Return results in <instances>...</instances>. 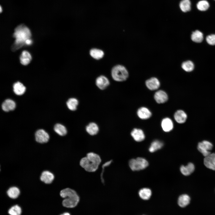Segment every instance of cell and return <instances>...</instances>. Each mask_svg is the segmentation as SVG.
<instances>
[{
  "mask_svg": "<svg viewBox=\"0 0 215 215\" xmlns=\"http://www.w3.org/2000/svg\"><path fill=\"white\" fill-rule=\"evenodd\" d=\"M161 126L163 130L166 132L170 131L173 128V122L168 118H166L162 120Z\"/></svg>",
  "mask_w": 215,
  "mask_h": 215,
  "instance_id": "19",
  "label": "cell"
},
{
  "mask_svg": "<svg viewBox=\"0 0 215 215\" xmlns=\"http://www.w3.org/2000/svg\"><path fill=\"white\" fill-rule=\"evenodd\" d=\"M13 89V91L16 94L20 96L25 93L26 87L22 83L17 82L14 84Z\"/></svg>",
  "mask_w": 215,
  "mask_h": 215,
  "instance_id": "15",
  "label": "cell"
},
{
  "mask_svg": "<svg viewBox=\"0 0 215 215\" xmlns=\"http://www.w3.org/2000/svg\"><path fill=\"white\" fill-rule=\"evenodd\" d=\"M182 67L185 71L189 72L193 70L194 65L192 62L190 61H187L182 63Z\"/></svg>",
  "mask_w": 215,
  "mask_h": 215,
  "instance_id": "32",
  "label": "cell"
},
{
  "mask_svg": "<svg viewBox=\"0 0 215 215\" xmlns=\"http://www.w3.org/2000/svg\"><path fill=\"white\" fill-rule=\"evenodd\" d=\"M163 145L162 142L158 140H155L151 143L149 148V150L150 152H154L161 149Z\"/></svg>",
  "mask_w": 215,
  "mask_h": 215,
  "instance_id": "28",
  "label": "cell"
},
{
  "mask_svg": "<svg viewBox=\"0 0 215 215\" xmlns=\"http://www.w3.org/2000/svg\"></svg>",
  "mask_w": 215,
  "mask_h": 215,
  "instance_id": "39",
  "label": "cell"
},
{
  "mask_svg": "<svg viewBox=\"0 0 215 215\" xmlns=\"http://www.w3.org/2000/svg\"><path fill=\"white\" fill-rule=\"evenodd\" d=\"M147 87L151 90L157 89L160 86V83L157 78L153 77L147 80L145 82Z\"/></svg>",
  "mask_w": 215,
  "mask_h": 215,
  "instance_id": "11",
  "label": "cell"
},
{
  "mask_svg": "<svg viewBox=\"0 0 215 215\" xmlns=\"http://www.w3.org/2000/svg\"><path fill=\"white\" fill-rule=\"evenodd\" d=\"M131 135L135 141L141 142L145 138V135L143 131L141 129H134L131 131Z\"/></svg>",
  "mask_w": 215,
  "mask_h": 215,
  "instance_id": "13",
  "label": "cell"
},
{
  "mask_svg": "<svg viewBox=\"0 0 215 215\" xmlns=\"http://www.w3.org/2000/svg\"><path fill=\"white\" fill-rule=\"evenodd\" d=\"M113 79L117 82H123L126 80L129 76L127 68L123 65L117 64L113 67L111 70Z\"/></svg>",
  "mask_w": 215,
  "mask_h": 215,
  "instance_id": "3",
  "label": "cell"
},
{
  "mask_svg": "<svg viewBox=\"0 0 215 215\" xmlns=\"http://www.w3.org/2000/svg\"><path fill=\"white\" fill-rule=\"evenodd\" d=\"M138 116L142 119H147L151 115L150 111L147 108L142 107L139 108L137 112Z\"/></svg>",
  "mask_w": 215,
  "mask_h": 215,
  "instance_id": "20",
  "label": "cell"
},
{
  "mask_svg": "<svg viewBox=\"0 0 215 215\" xmlns=\"http://www.w3.org/2000/svg\"><path fill=\"white\" fill-rule=\"evenodd\" d=\"M194 166L192 163H189L185 166L182 165L180 168V171L181 173L186 176L190 175L194 171Z\"/></svg>",
  "mask_w": 215,
  "mask_h": 215,
  "instance_id": "18",
  "label": "cell"
},
{
  "mask_svg": "<svg viewBox=\"0 0 215 215\" xmlns=\"http://www.w3.org/2000/svg\"><path fill=\"white\" fill-rule=\"evenodd\" d=\"M154 98L157 103H163L167 101L168 96L165 92L163 90H159L155 93Z\"/></svg>",
  "mask_w": 215,
  "mask_h": 215,
  "instance_id": "14",
  "label": "cell"
},
{
  "mask_svg": "<svg viewBox=\"0 0 215 215\" xmlns=\"http://www.w3.org/2000/svg\"><path fill=\"white\" fill-rule=\"evenodd\" d=\"M112 161V160H110L107 161L104 163L102 165V173L101 174V179L102 182L103 183L104 182V180L103 177V174L104 172V169L105 168V167L108 166L109 165H110Z\"/></svg>",
  "mask_w": 215,
  "mask_h": 215,
  "instance_id": "35",
  "label": "cell"
},
{
  "mask_svg": "<svg viewBox=\"0 0 215 215\" xmlns=\"http://www.w3.org/2000/svg\"><path fill=\"white\" fill-rule=\"evenodd\" d=\"M187 117L186 113L182 110H177L174 115L175 120L177 122L180 124L184 123L186 121Z\"/></svg>",
  "mask_w": 215,
  "mask_h": 215,
  "instance_id": "16",
  "label": "cell"
},
{
  "mask_svg": "<svg viewBox=\"0 0 215 215\" xmlns=\"http://www.w3.org/2000/svg\"><path fill=\"white\" fill-rule=\"evenodd\" d=\"M139 196L142 199L147 200L149 199L151 195V191L148 188H144L141 189L139 192Z\"/></svg>",
  "mask_w": 215,
  "mask_h": 215,
  "instance_id": "27",
  "label": "cell"
},
{
  "mask_svg": "<svg viewBox=\"0 0 215 215\" xmlns=\"http://www.w3.org/2000/svg\"><path fill=\"white\" fill-rule=\"evenodd\" d=\"M90 56L93 59L99 60L102 58L104 55L103 51L99 49L93 48L90 51Z\"/></svg>",
  "mask_w": 215,
  "mask_h": 215,
  "instance_id": "22",
  "label": "cell"
},
{
  "mask_svg": "<svg viewBox=\"0 0 215 215\" xmlns=\"http://www.w3.org/2000/svg\"><path fill=\"white\" fill-rule=\"evenodd\" d=\"M190 198L186 194L180 195L179 197L178 203L179 206L181 207H184L190 203Z\"/></svg>",
  "mask_w": 215,
  "mask_h": 215,
  "instance_id": "25",
  "label": "cell"
},
{
  "mask_svg": "<svg viewBox=\"0 0 215 215\" xmlns=\"http://www.w3.org/2000/svg\"><path fill=\"white\" fill-rule=\"evenodd\" d=\"M31 59L30 54L26 50L23 51L22 52L20 58L21 63L24 65L28 64L30 62Z\"/></svg>",
  "mask_w": 215,
  "mask_h": 215,
  "instance_id": "21",
  "label": "cell"
},
{
  "mask_svg": "<svg viewBox=\"0 0 215 215\" xmlns=\"http://www.w3.org/2000/svg\"><path fill=\"white\" fill-rule=\"evenodd\" d=\"M207 42L211 45H215V34H211L207 36L206 38Z\"/></svg>",
  "mask_w": 215,
  "mask_h": 215,
  "instance_id": "34",
  "label": "cell"
},
{
  "mask_svg": "<svg viewBox=\"0 0 215 215\" xmlns=\"http://www.w3.org/2000/svg\"><path fill=\"white\" fill-rule=\"evenodd\" d=\"M21 213V208L17 205L12 206L8 211V213L10 215H20Z\"/></svg>",
  "mask_w": 215,
  "mask_h": 215,
  "instance_id": "33",
  "label": "cell"
},
{
  "mask_svg": "<svg viewBox=\"0 0 215 215\" xmlns=\"http://www.w3.org/2000/svg\"><path fill=\"white\" fill-rule=\"evenodd\" d=\"M196 7L199 10L205 11L208 9L209 7L208 2L205 0H202L199 1L196 5Z\"/></svg>",
  "mask_w": 215,
  "mask_h": 215,
  "instance_id": "31",
  "label": "cell"
},
{
  "mask_svg": "<svg viewBox=\"0 0 215 215\" xmlns=\"http://www.w3.org/2000/svg\"><path fill=\"white\" fill-rule=\"evenodd\" d=\"M181 10L184 12H186L191 9V3L190 0H182L179 4Z\"/></svg>",
  "mask_w": 215,
  "mask_h": 215,
  "instance_id": "30",
  "label": "cell"
},
{
  "mask_svg": "<svg viewBox=\"0 0 215 215\" xmlns=\"http://www.w3.org/2000/svg\"><path fill=\"white\" fill-rule=\"evenodd\" d=\"M204 163L207 168L215 171V153H211L205 157Z\"/></svg>",
  "mask_w": 215,
  "mask_h": 215,
  "instance_id": "10",
  "label": "cell"
},
{
  "mask_svg": "<svg viewBox=\"0 0 215 215\" xmlns=\"http://www.w3.org/2000/svg\"><path fill=\"white\" fill-rule=\"evenodd\" d=\"M99 128L97 125L93 122L90 123L86 127V132L91 136L97 134L99 131Z\"/></svg>",
  "mask_w": 215,
  "mask_h": 215,
  "instance_id": "17",
  "label": "cell"
},
{
  "mask_svg": "<svg viewBox=\"0 0 215 215\" xmlns=\"http://www.w3.org/2000/svg\"><path fill=\"white\" fill-rule=\"evenodd\" d=\"M35 137L36 142L41 144L47 143L50 139L49 134L43 129L37 130L35 134Z\"/></svg>",
  "mask_w": 215,
  "mask_h": 215,
  "instance_id": "7",
  "label": "cell"
},
{
  "mask_svg": "<svg viewBox=\"0 0 215 215\" xmlns=\"http://www.w3.org/2000/svg\"><path fill=\"white\" fill-rule=\"evenodd\" d=\"M101 162V159L99 155L90 152L87 153L85 157L81 159L79 164L86 171L93 172L98 169Z\"/></svg>",
  "mask_w": 215,
  "mask_h": 215,
  "instance_id": "2",
  "label": "cell"
},
{
  "mask_svg": "<svg viewBox=\"0 0 215 215\" xmlns=\"http://www.w3.org/2000/svg\"><path fill=\"white\" fill-rule=\"evenodd\" d=\"M53 129L56 133L61 136H65L67 133L66 128L64 125L59 123L55 124Z\"/></svg>",
  "mask_w": 215,
  "mask_h": 215,
  "instance_id": "23",
  "label": "cell"
},
{
  "mask_svg": "<svg viewBox=\"0 0 215 215\" xmlns=\"http://www.w3.org/2000/svg\"><path fill=\"white\" fill-rule=\"evenodd\" d=\"M13 36L15 39L12 46L13 50H16L25 44L26 41L30 39L31 33L29 28L24 24L17 26L15 29Z\"/></svg>",
  "mask_w": 215,
  "mask_h": 215,
  "instance_id": "1",
  "label": "cell"
},
{
  "mask_svg": "<svg viewBox=\"0 0 215 215\" xmlns=\"http://www.w3.org/2000/svg\"><path fill=\"white\" fill-rule=\"evenodd\" d=\"M20 194L19 189L16 186H12L7 191V194L8 196L12 199H16L17 198Z\"/></svg>",
  "mask_w": 215,
  "mask_h": 215,
  "instance_id": "26",
  "label": "cell"
},
{
  "mask_svg": "<svg viewBox=\"0 0 215 215\" xmlns=\"http://www.w3.org/2000/svg\"><path fill=\"white\" fill-rule=\"evenodd\" d=\"M61 215H70L69 213H64V214H61Z\"/></svg>",
  "mask_w": 215,
  "mask_h": 215,
  "instance_id": "37",
  "label": "cell"
},
{
  "mask_svg": "<svg viewBox=\"0 0 215 215\" xmlns=\"http://www.w3.org/2000/svg\"><path fill=\"white\" fill-rule=\"evenodd\" d=\"M191 39L194 42H201L203 39V33L199 30H196L192 33L191 35Z\"/></svg>",
  "mask_w": 215,
  "mask_h": 215,
  "instance_id": "29",
  "label": "cell"
},
{
  "mask_svg": "<svg viewBox=\"0 0 215 215\" xmlns=\"http://www.w3.org/2000/svg\"><path fill=\"white\" fill-rule=\"evenodd\" d=\"M78 100L75 98H69L66 102V105L68 108L70 110L74 111L77 110L79 105Z\"/></svg>",
  "mask_w": 215,
  "mask_h": 215,
  "instance_id": "24",
  "label": "cell"
},
{
  "mask_svg": "<svg viewBox=\"0 0 215 215\" xmlns=\"http://www.w3.org/2000/svg\"><path fill=\"white\" fill-rule=\"evenodd\" d=\"M213 147V145L211 142L204 140L198 143L197 149L205 157L211 153L210 150L212 149Z\"/></svg>",
  "mask_w": 215,
  "mask_h": 215,
  "instance_id": "6",
  "label": "cell"
},
{
  "mask_svg": "<svg viewBox=\"0 0 215 215\" xmlns=\"http://www.w3.org/2000/svg\"><path fill=\"white\" fill-rule=\"evenodd\" d=\"M108 79L103 75L100 76L96 79V84L100 90H104L106 88L110 85Z\"/></svg>",
  "mask_w": 215,
  "mask_h": 215,
  "instance_id": "8",
  "label": "cell"
},
{
  "mask_svg": "<svg viewBox=\"0 0 215 215\" xmlns=\"http://www.w3.org/2000/svg\"><path fill=\"white\" fill-rule=\"evenodd\" d=\"M55 178L53 174L48 170L43 171L40 176L41 181L46 184H50L52 182Z\"/></svg>",
  "mask_w": 215,
  "mask_h": 215,
  "instance_id": "9",
  "label": "cell"
},
{
  "mask_svg": "<svg viewBox=\"0 0 215 215\" xmlns=\"http://www.w3.org/2000/svg\"><path fill=\"white\" fill-rule=\"evenodd\" d=\"M16 107L15 102L10 99H6L1 105V108L4 111L7 112L14 110Z\"/></svg>",
  "mask_w": 215,
  "mask_h": 215,
  "instance_id": "12",
  "label": "cell"
},
{
  "mask_svg": "<svg viewBox=\"0 0 215 215\" xmlns=\"http://www.w3.org/2000/svg\"><path fill=\"white\" fill-rule=\"evenodd\" d=\"M129 164L131 169L133 171H135L145 169L148 166V163L145 159L138 157L130 159Z\"/></svg>",
  "mask_w": 215,
  "mask_h": 215,
  "instance_id": "4",
  "label": "cell"
},
{
  "mask_svg": "<svg viewBox=\"0 0 215 215\" xmlns=\"http://www.w3.org/2000/svg\"><path fill=\"white\" fill-rule=\"evenodd\" d=\"M79 197L76 192L68 194L63 200L62 202L65 207L72 208L76 206L79 201Z\"/></svg>",
  "mask_w": 215,
  "mask_h": 215,
  "instance_id": "5",
  "label": "cell"
},
{
  "mask_svg": "<svg viewBox=\"0 0 215 215\" xmlns=\"http://www.w3.org/2000/svg\"><path fill=\"white\" fill-rule=\"evenodd\" d=\"M0 13H1V12H2V9H1V6H0Z\"/></svg>",
  "mask_w": 215,
  "mask_h": 215,
  "instance_id": "38",
  "label": "cell"
},
{
  "mask_svg": "<svg viewBox=\"0 0 215 215\" xmlns=\"http://www.w3.org/2000/svg\"><path fill=\"white\" fill-rule=\"evenodd\" d=\"M32 43V41L30 39H27L25 42V44L27 45H30Z\"/></svg>",
  "mask_w": 215,
  "mask_h": 215,
  "instance_id": "36",
  "label": "cell"
}]
</instances>
